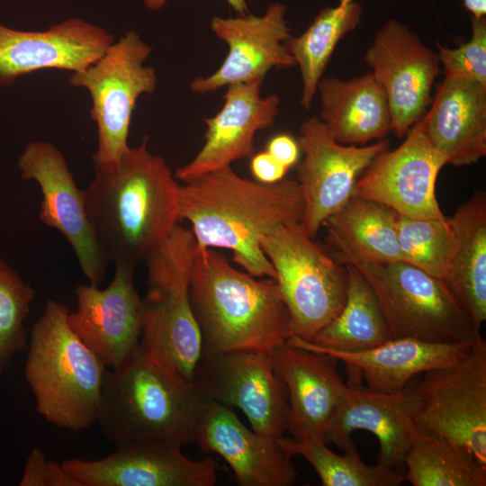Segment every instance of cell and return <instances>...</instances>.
<instances>
[{"label":"cell","mask_w":486,"mask_h":486,"mask_svg":"<svg viewBox=\"0 0 486 486\" xmlns=\"http://www.w3.org/2000/svg\"><path fill=\"white\" fill-rule=\"evenodd\" d=\"M183 183L179 220L191 224L197 247L229 249L232 260L248 274L275 280L259 239L282 223L302 220L304 202L297 181H251L229 166Z\"/></svg>","instance_id":"1"},{"label":"cell","mask_w":486,"mask_h":486,"mask_svg":"<svg viewBox=\"0 0 486 486\" xmlns=\"http://www.w3.org/2000/svg\"><path fill=\"white\" fill-rule=\"evenodd\" d=\"M94 169L84 193L96 238L108 259L136 268L178 223L180 184L147 136L114 166Z\"/></svg>","instance_id":"2"},{"label":"cell","mask_w":486,"mask_h":486,"mask_svg":"<svg viewBox=\"0 0 486 486\" xmlns=\"http://www.w3.org/2000/svg\"><path fill=\"white\" fill-rule=\"evenodd\" d=\"M192 309L202 338V356L266 351L292 336L280 287L234 268L224 255L197 247L189 286Z\"/></svg>","instance_id":"3"},{"label":"cell","mask_w":486,"mask_h":486,"mask_svg":"<svg viewBox=\"0 0 486 486\" xmlns=\"http://www.w3.org/2000/svg\"><path fill=\"white\" fill-rule=\"evenodd\" d=\"M207 403L193 382L139 346L121 365L107 369L96 422L115 444L164 438L183 446L195 441Z\"/></svg>","instance_id":"4"},{"label":"cell","mask_w":486,"mask_h":486,"mask_svg":"<svg viewBox=\"0 0 486 486\" xmlns=\"http://www.w3.org/2000/svg\"><path fill=\"white\" fill-rule=\"evenodd\" d=\"M68 313L62 303L47 302L31 331L24 375L38 413L79 431L97 421L107 367L72 329Z\"/></svg>","instance_id":"5"},{"label":"cell","mask_w":486,"mask_h":486,"mask_svg":"<svg viewBox=\"0 0 486 486\" xmlns=\"http://www.w3.org/2000/svg\"><path fill=\"white\" fill-rule=\"evenodd\" d=\"M196 250L191 230L176 224L144 260L148 290L140 302V348L188 382L202 356V333L189 296Z\"/></svg>","instance_id":"6"},{"label":"cell","mask_w":486,"mask_h":486,"mask_svg":"<svg viewBox=\"0 0 486 486\" xmlns=\"http://www.w3.org/2000/svg\"><path fill=\"white\" fill-rule=\"evenodd\" d=\"M374 289L392 338L472 344L481 333L446 282L405 261L377 263L335 248Z\"/></svg>","instance_id":"7"},{"label":"cell","mask_w":486,"mask_h":486,"mask_svg":"<svg viewBox=\"0 0 486 486\" xmlns=\"http://www.w3.org/2000/svg\"><path fill=\"white\" fill-rule=\"evenodd\" d=\"M259 242L275 271L290 313L292 336L310 341L345 304L346 266L327 255L298 220L276 226Z\"/></svg>","instance_id":"8"},{"label":"cell","mask_w":486,"mask_h":486,"mask_svg":"<svg viewBox=\"0 0 486 486\" xmlns=\"http://www.w3.org/2000/svg\"><path fill=\"white\" fill-rule=\"evenodd\" d=\"M152 47L133 31L113 41L94 63L75 72L70 85L88 91L97 127L94 168L117 164L128 150L129 130L138 98L157 87V74L144 63Z\"/></svg>","instance_id":"9"},{"label":"cell","mask_w":486,"mask_h":486,"mask_svg":"<svg viewBox=\"0 0 486 486\" xmlns=\"http://www.w3.org/2000/svg\"><path fill=\"white\" fill-rule=\"evenodd\" d=\"M411 389L415 424L465 448L486 465V342L478 334L457 362L427 371Z\"/></svg>","instance_id":"10"},{"label":"cell","mask_w":486,"mask_h":486,"mask_svg":"<svg viewBox=\"0 0 486 486\" xmlns=\"http://www.w3.org/2000/svg\"><path fill=\"white\" fill-rule=\"evenodd\" d=\"M302 159L297 163V183L304 209L301 225L313 238L324 221L353 195L356 182L372 160L389 148L384 139L357 147L335 140L317 116L305 120L298 138Z\"/></svg>","instance_id":"11"},{"label":"cell","mask_w":486,"mask_h":486,"mask_svg":"<svg viewBox=\"0 0 486 486\" xmlns=\"http://www.w3.org/2000/svg\"><path fill=\"white\" fill-rule=\"evenodd\" d=\"M193 382L207 401L239 408L256 433L278 437L286 430L287 391L274 370L271 352L202 356Z\"/></svg>","instance_id":"12"},{"label":"cell","mask_w":486,"mask_h":486,"mask_svg":"<svg viewBox=\"0 0 486 486\" xmlns=\"http://www.w3.org/2000/svg\"><path fill=\"white\" fill-rule=\"evenodd\" d=\"M364 61L385 93L391 131L405 137L432 102V86L440 73L437 54L407 24L389 19L374 32Z\"/></svg>","instance_id":"13"},{"label":"cell","mask_w":486,"mask_h":486,"mask_svg":"<svg viewBox=\"0 0 486 486\" xmlns=\"http://www.w3.org/2000/svg\"><path fill=\"white\" fill-rule=\"evenodd\" d=\"M17 165L22 178L35 181L40 189V220L64 236L89 284L99 286L108 258L90 223L84 190L76 185L62 153L50 142L32 141Z\"/></svg>","instance_id":"14"},{"label":"cell","mask_w":486,"mask_h":486,"mask_svg":"<svg viewBox=\"0 0 486 486\" xmlns=\"http://www.w3.org/2000/svg\"><path fill=\"white\" fill-rule=\"evenodd\" d=\"M181 445L164 438H142L116 444L98 460L68 459L65 471L79 486H213L218 464L210 455L195 461Z\"/></svg>","instance_id":"15"},{"label":"cell","mask_w":486,"mask_h":486,"mask_svg":"<svg viewBox=\"0 0 486 486\" xmlns=\"http://www.w3.org/2000/svg\"><path fill=\"white\" fill-rule=\"evenodd\" d=\"M446 165L418 121L403 142L378 154L358 178L354 195L415 219H446L436 196V182Z\"/></svg>","instance_id":"16"},{"label":"cell","mask_w":486,"mask_h":486,"mask_svg":"<svg viewBox=\"0 0 486 486\" xmlns=\"http://www.w3.org/2000/svg\"><path fill=\"white\" fill-rule=\"evenodd\" d=\"M285 13L286 6L276 2L259 16L213 17L211 29L226 42L229 51L214 73L197 76L190 83L191 91L204 94L236 83L264 80L272 68L295 66L284 44L292 36Z\"/></svg>","instance_id":"17"},{"label":"cell","mask_w":486,"mask_h":486,"mask_svg":"<svg viewBox=\"0 0 486 486\" xmlns=\"http://www.w3.org/2000/svg\"><path fill=\"white\" fill-rule=\"evenodd\" d=\"M134 270L115 264L113 279L106 288L79 284L76 310L68 315L72 329L112 369L140 346L141 299L134 284Z\"/></svg>","instance_id":"18"},{"label":"cell","mask_w":486,"mask_h":486,"mask_svg":"<svg viewBox=\"0 0 486 486\" xmlns=\"http://www.w3.org/2000/svg\"><path fill=\"white\" fill-rule=\"evenodd\" d=\"M113 41L105 29L80 18L66 19L41 32L0 23V87L39 70L82 71Z\"/></svg>","instance_id":"19"},{"label":"cell","mask_w":486,"mask_h":486,"mask_svg":"<svg viewBox=\"0 0 486 486\" xmlns=\"http://www.w3.org/2000/svg\"><path fill=\"white\" fill-rule=\"evenodd\" d=\"M264 80L236 83L227 86L222 108L204 119V143L196 156L176 169V178L184 182L255 154L256 133L274 125L279 112L276 94L261 96Z\"/></svg>","instance_id":"20"},{"label":"cell","mask_w":486,"mask_h":486,"mask_svg":"<svg viewBox=\"0 0 486 486\" xmlns=\"http://www.w3.org/2000/svg\"><path fill=\"white\" fill-rule=\"evenodd\" d=\"M278 437L250 431L229 407L208 401L194 442L221 456L240 486H290L298 472Z\"/></svg>","instance_id":"21"},{"label":"cell","mask_w":486,"mask_h":486,"mask_svg":"<svg viewBox=\"0 0 486 486\" xmlns=\"http://www.w3.org/2000/svg\"><path fill=\"white\" fill-rule=\"evenodd\" d=\"M419 399L407 387L382 393L345 385L325 441L343 448L356 430L374 434L379 441L378 463L400 468L408 449Z\"/></svg>","instance_id":"22"},{"label":"cell","mask_w":486,"mask_h":486,"mask_svg":"<svg viewBox=\"0 0 486 486\" xmlns=\"http://www.w3.org/2000/svg\"><path fill=\"white\" fill-rule=\"evenodd\" d=\"M286 343L332 356L354 374H360L368 390L382 393L401 392L418 374L457 362L472 345L392 338L370 349L342 352L318 346L295 336H291Z\"/></svg>","instance_id":"23"},{"label":"cell","mask_w":486,"mask_h":486,"mask_svg":"<svg viewBox=\"0 0 486 486\" xmlns=\"http://www.w3.org/2000/svg\"><path fill=\"white\" fill-rule=\"evenodd\" d=\"M419 122L446 164L477 163L486 155V86L445 76Z\"/></svg>","instance_id":"24"},{"label":"cell","mask_w":486,"mask_h":486,"mask_svg":"<svg viewBox=\"0 0 486 486\" xmlns=\"http://www.w3.org/2000/svg\"><path fill=\"white\" fill-rule=\"evenodd\" d=\"M271 358L287 391L288 412L325 441L346 385L337 370L338 359L286 342L271 352Z\"/></svg>","instance_id":"25"},{"label":"cell","mask_w":486,"mask_h":486,"mask_svg":"<svg viewBox=\"0 0 486 486\" xmlns=\"http://www.w3.org/2000/svg\"><path fill=\"white\" fill-rule=\"evenodd\" d=\"M320 120L340 144L364 145L382 140L391 131L385 93L371 72L341 80L321 78Z\"/></svg>","instance_id":"26"},{"label":"cell","mask_w":486,"mask_h":486,"mask_svg":"<svg viewBox=\"0 0 486 486\" xmlns=\"http://www.w3.org/2000/svg\"><path fill=\"white\" fill-rule=\"evenodd\" d=\"M448 220L452 245L444 281L481 330L486 320L485 192H474Z\"/></svg>","instance_id":"27"},{"label":"cell","mask_w":486,"mask_h":486,"mask_svg":"<svg viewBox=\"0 0 486 486\" xmlns=\"http://www.w3.org/2000/svg\"><path fill=\"white\" fill-rule=\"evenodd\" d=\"M285 428L292 437L279 436V445L292 458L300 455L306 459L324 486H399L404 482L400 468L379 463L366 464L353 440L342 448L344 454L339 455L289 412Z\"/></svg>","instance_id":"28"},{"label":"cell","mask_w":486,"mask_h":486,"mask_svg":"<svg viewBox=\"0 0 486 486\" xmlns=\"http://www.w3.org/2000/svg\"><path fill=\"white\" fill-rule=\"evenodd\" d=\"M398 213L372 200L353 195L323 223L334 248H343L377 263L402 260Z\"/></svg>","instance_id":"29"},{"label":"cell","mask_w":486,"mask_h":486,"mask_svg":"<svg viewBox=\"0 0 486 486\" xmlns=\"http://www.w3.org/2000/svg\"><path fill=\"white\" fill-rule=\"evenodd\" d=\"M345 266L347 272L345 304L308 342L336 351L358 352L392 339L371 284L356 267L348 264Z\"/></svg>","instance_id":"30"},{"label":"cell","mask_w":486,"mask_h":486,"mask_svg":"<svg viewBox=\"0 0 486 486\" xmlns=\"http://www.w3.org/2000/svg\"><path fill=\"white\" fill-rule=\"evenodd\" d=\"M403 464L413 486H485L486 465L453 441L416 425Z\"/></svg>","instance_id":"31"},{"label":"cell","mask_w":486,"mask_h":486,"mask_svg":"<svg viewBox=\"0 0 486 486\" xmlns=\"http://www.w3.org/2000/svg\"><path fill=\"white\" fill-rule=\"evenodd\" d=\"M363 6L357 2L325 7L307 30L298 37L290 36L284 47L298 65L302 90L301 105L310 110L318 85L340 40L361 23Z\"/></svg>","instance_id":"32"},{"label":"cell","mask_w":486,"mask_h":486,"mask_svg":"<svg viewBox=\"0 0 486 486\" xmlns=\"http://www.w3.org/2000/svg\"><path fill=\"white\" fill-rule=\"evenodd\" d=\"M397 230L402 261L444 280L452 245L448 218L415 219L399 214Z\"/></svg>","instance_id":"33"},{"label":"cell","mask_w":486,"mask_h":486,"mask_svg":"<svg viewBox=\"0 0 486 486\" xmlns=\"http://www.w3.org/2000/svg\"><path fill=\"white\" fill-rule=\"evenodd\" d=\"M34 295L33 288L0 258V374L25 346L23 323Z\"/></svg>","instance_id":"34"},{"label":"cell","mask_w":486,"mask_h":486,"mask_svg":"<svg viewBox=\"0 0 486 486\" xmlns=\"http://www.w3.org/2000/svg\"><path fill=\"white\" fill-rule=\"evenodd\" d=\"M437 57L446 77L478 82L486 86V17L472 16L469 41L450 49L436 42Z\"/></svg>","instance_id":"35"},{"label":"cell","mask_w":486,"mask_h":486,"mask_svg":"<svg viewBox=\"0 0 486 486\" xmlns=\"http://www.w3.org/2000/svg\"><path fill=\"white\" fill-rule=\"evenodd\" d=\"M20 486H79L65 471L62 464L48 458L44 451L35 446L26 458Z\"/></svg>","instance_id":"36"},{"label":"cell","mask_w":486,"mask_h":486,"mask_svg":"<svg viewBox=\"0 0 486 486\" xmlns=\"http://www.w3.org/2000/svg\"><path fill=\"white\" fill-rule=\"evenodd\" d=\"M288 169L267 151L251 157L250 170L258 182L266 184L278 182L284 178Z\"/></svg>","instance_id":"37"},{"label":"cell","mask_w":486,"mask_h":486,"mask_svg":"<svg viewBox=\"0 0 486 486\" xmlns=\"http://www.w3.org/2000/svg\"><path fill=\"white\" fill-rule=\"evenodd\" d=\"M266 151L288 168L298 162L300 155L297 140L288 134H278L272 138Z\"/></svg>","instance_id":"38"},{"label":"cell","mask_w":486,"mask_h":486,"mask_svg":"<svg viewBox=\"0 0 486 486\" xmlns=\"http://www.w3.org/2000/svg\"><path fill=\"white\" fill-rule=\"evenodd\" d=\"M228 4L240 15L248 13V0H226ZM144 5L151 11H158L163 8L167 0H143Z\"/></svg>","instance_id":"39"},{"label":"cell","mask_w":486,"mask_h":486,"mask_svg":"<svg viewBox=\"0 0 486 486\" xmlns=\"http://www.w3.org/2000/svg\"><path fill=\"white\" fill-rule=\"evenodd\" d=\"M464 5L472 17L486 15V0H463Z\"/></svg>","instance_id":"40"},{"label":"cell","mask_w":486,"mask_h":486,"mask_svg":"<svg viewBox=\"0 0 486 486\" xmlns=\"http://www.w3.org/2000/svg\"><path fill=\"white\" fill-rule=\"evenodd\" d=\"M354 1L355 0H338V3H339L338 4L345 5V4H349L351 2H354Z\"/></svg>","instance_id":"41"}]
</instances>
